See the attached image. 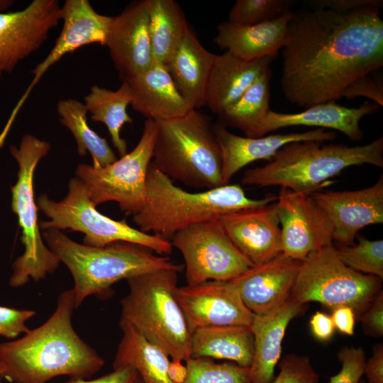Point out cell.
Returning <instances> with one entry per match:
<instances>
[{
  "instance_id": "obj_42",
  "label": "cell",
  "mask_w": 383,
  "mask_h": 383,
  "mask_svg": "<svg viewBox=\"0 0 383 383\" xmlns=\"http://www.w3.org/2000/svg\"><path fill=\"white\" fill-rule=\"evenodd\" d=\"M313 8H324L337 12H350L362 8L383 6L382 0H315Z\"/></svg>"
},
{
  "instance_id": "obj_49",
  "label": "cell",
  "mask_w": 383,
  "mask_h": 383,
  "mask_svg": "<svg viewBox=\"0 0 383 383\" xmlns=\"http://www.w3.org/2000/svg\"><path fill=\"white\" fill-rule=\"evenodd\" d=\"M5 367L4 365L0 360V380L4 378Z\"/></svg>"
},
{
  "instance_id": "obj_34",
  "label": "cell",
  "mask_w": 383,
  "mask_h": 383,
  "mask_svg": "<svg viewBox=\"0 0 383 383\" xmlns=\"http://www.w3.org/2000/svg\"><path fill=\"white\" fill-rule=\"evenodd\" d=\"M186 367L187 374L183 383H251L250 367L237 364L190 357L186 361Z\"/></svg>"
},
{
  "instance_id": "obj_48",
  "label": "cell",
  "mask_w": 383,
  "mask_h": 383,
  "mask_svg": "<svg viewBox=\"0 0 383 383\" xmlns=\"http://www.w3.org/2000/svg\"><path fill=\"white\" fill-rule=\"evenodd\" d=\"M13 1L11 0H0V13H5L11 6Z\"/></svg>"
},
{
  "instance_id": "obj_31",
  "label": "cell",
  "mask_w": 383,
  "mask_h": 383,
  "mask_svg": "<svg viewBox=\"0 0 383 383\" xmlns=\"http://www.w3.org/2000/svg\"><path fill=\"white\" fill-rule=\"evenodd\" d=\"M84 101L91 119L106 126L113 145L119 155H126L128 152L127 144L121 136V130L126 123L133 122L127 113V107L131 103V94L126 82H122L116 91L94 85L84 97Z\"/></svg>"
},
{
  "instance_id": "obj_13",
  "label": "cell",
  "mask_w": 383,
  "mask_h": 383,
  "mask_svg": "<svg viewBox=\"0 0 383 383\" xmlns=\"http://www.w3.org/2000/svg\"><path fill=\"white\" fill-rule=\"evenodd\" d=\"M62 28L55 43L43 61L33 69V79L13 108L0 133L3 147L21 107L42 77L67 54L90 44L105 45L112 17L96 12L88 0H66L62 6Z\"/></svg>"
},
{
  "instance_id": "obj_14",
  "label": "cell",
  "mask_w": 383,
  "mask_h": 383,
  "mask_svg": "<svg viewBox=\"0 0 383 383\" xmlns=\"http://www.w3.org/2000/svg\"><path fill=\"white\" fill-rule=\"evenodd\" d=\"M276 207L284 256L302 262L311 252L333 245V225L311 194L281 187Z\"/></svg>"
},
{
  "instance_id": "obj_38",
  "label": "cell",
  "mask_w": 383,
  "mask_h": 383,
  "mask_svg": "<svg viewBox=\"0 0 383 383\" xmlns=\"http://www.w3.org/2000/svg\"><path fill=\"white\" fill-rule=\"evenodd\" d=\"M342 367L329 383H358L364 374L365 353L361 347L344 346L338 353Z\"/></svg>"
},
{
  "instance_id": "obj_26",
  "label": "cell",
  "mask_w": 383,
  "mask_h": 383,
  "mask_svg": "<svg viewBox=\"0 0 383 383\" xmlns=\"http://www.w3.org/2000/svg\"><path fill=\"white\" fill-rule=\"evenodd\" d=\"M274 58L247 61L226 51L216 54L207 84L206 106L212 112L219 113L270 69Z\"/></svg>"
},
{
  "instance_id": "obj_43",
  "label": "cell",
  "mask_w": 383,
  "mask_h": 383,
  "mask_svg": "<svg viewBox=\"0 0 383 383\" xmlns=\"http://www.w3.org/2000/svg\"><path fill=\"white\" fill-rule=\"evenodd\" d=\"M67 383H143L138 372L130 367L113 369V371L94 379H70Z\"/></svg>"
},
{
  "instance_id": "obj_15",
  "label": "cell",
  "mask_w": 383,
  "mask_h": 383,
  "mask_svg": "<svg viewBox=\"0 0 383 383\" xmlns=\"http://www.w3.org/2000/svg\"><path fill=\"white\" fill-rule=\"evenodd\" d=\"M57 0H34L22 10L0 13V79L37 51L62 21Z\"/></svg>"
},
{
  "instance_id": "obj_22",
  "label": "cell",
  "mask_w": 383,
  "mask_h": 383,
  "mask_svg": "<svg viewBox=\"0 0 383 383\" xmlns=\"http://www.w3.org/2000/svg\"><path fill=\"white\" fill-rule=\"evenodd\" d=\"M379 109L377 104L366 101L357 108H348L330 101L311 106L296 113H278L270 110L246 137L259 138L279 128L306 126L335 130L351 140L359 141L363 137L360 120Z\"/></svg>"
},
{
  "instance_id": "obj_40",
  "label": "cell",
  "mask_w": 383,
  "mask_h": 383,
  "mask_svg": "<svg viewBox=\"0 0 383 383\" xmlns=\"http://www.w3.org/2000/svg\"><path fill=\"white\" fill-rule=\"evenodd\" d=\"M35 311L0 306V335L13 339L30 328L26 323L35 315Z\"/></svg>"
},
{
  "instance_id": "obj_19",
  "label": "cell",
  "mask_w": 383,
  "mask_h": 383,
  "mask_svg": "<svg viewBox=\"0 0 383 383\" xmlns=\"http://www.w3.org/2000/svg\"><path fill=\"white\" fill-rule=\"evenodd\" d=\"M218 220L234 245L253 265L282 253L276 202L223 214Z\"/></svg>"
},
{
  "instance_id": "obj_9",
  "label": "cell",
  "mask_w": 383,
  "mask_h": 383,
  "mask_svg": "<svg viewBox=\"0 0 383 383\" xmlns=\"http://www.w3.org/2000/svg\"><path fill=\"white\" fill-rule=\"evenodd\" d=\"M36 204L49 219L39 222L43 231L53 228L81 232L84 234L83 244L93 247L123 241L142 245L160 255L167 256L172 252L170 242L135 228L125 220L116 221L98 211L85 186L77 177L70 180L68 193L62 200L56 201L43 194Z\"/></svg>"
},
{
  "instance_id": "obj_37",
  "label": "cell",
  "mask_w": 383,
  "mask_h": 383,
  "mask_svg": "<svg viewBox=\"0 0 383 383\" xmlns=\"http://www.w3.org/2000/svg\"><path fill=\"white\" fill-rule=\"evenodd\" d=\"M279 368L278 376L272 383H319V375L307 355H287Z\"/></svg>"
},
{
  "instance_id": "obj_27",
  "label": "cell",
  "mask_w": 383,
  "mask_h": 383,
  "mask_svg": "<svg viewBox=\"0 0 383 383\" xmlns=\"http://www.w3.org/2000/svg\"><path fill=\"white\" fill-rule=\"evenodd\" d=\"M216 56L189 29L165 65L178 91L193 109L206 106V88Z\"/></svg>"
},
{
  "instance_id": "obj_44",
  "label": "cell",
  "mask_w": 383,
  "mask_h": 383,
  "mask_svg": "<svg viewBox=\"0 0 383 383\" xmlns=\"http://www.w3.org/2000/svg\"><path fill=\"white\" fill-rule=\"evenodd\" d=\"M364 374L368 383H383V345H374L373 353L370 359L365 361Z\"/></svg>"
},
{
  "instance_id": "obj_41",
  "label": "cell",
  "mask_w": 383,
  "mask_h": 383,
  "mask_svg": "<svg viewBox=\"0 0 383 383\" xmlns=\"http://www.w3.org/2000/svg\"><path fill=\"white\" fill-rule=\"evenodd\" d=\"M365 335L374 337L383 335V291L381 289L372 299L359 318Z\"/></svg>"
},
{
  "instance_id": "obj_1",
  "label": "cell",
  "mask_w": 383,
  "mask_h": 383,
  "mask_svg": "<svg viewBox=\"0 0 383 383\" xmlns=\"http://www.w3.org/2000/svg\"><path fill=\"white\" fill-rule=\"evenodd\" d=\"M281 88L301 108L335 101L357 78L383 66V21L377 8L294 13L282 48Z\"/></svg>"
},
{
  "instance_id": "obj_36",
  "label": "cell",
  "mask_w": 383,
  "mask_h": 383,
  "mask_svg": "<svg viewBox=\"0 0 383 383\" xmlns=\"http://www.w3.org/2000/svg\"><path fill=\"white\" fill-rule=\"evenodd\" d=\"M287 0H237L228 13V22L251 26L282 16L289 9Z\"/></svg>"
},
{
  "instance_id": "obj_28",
  "label": "cell",
  "mask_w": 383,
  "mask_h": 383,
  "mask_svg": "<svg viewBox=\"0 0 383 383\" xmlns=\"http://www.w3.org/2000/svg\"><path fill=\"white\" fill-rule=\"evenodd\" d=\"M254 350V335L248 326L207 327L191 335V357L224 359L250 367Z\"/></svg>"
},
{
  "instance_id": "obj_8",
  "label": "cell",
  "mask_w": 383,
  "mask_h": 383,
  "mask_svg": "<svg viewBox=\"0 0 383 383\" xmlns=\"http://www.w3.org/2000/svg\"><path fill=\"white\" fill-rule=\"evenodd\" d=\"M50 144L32 134L22 136L19 145H10V152L18 166L17 181L11 187V209L21 230L24 252L12 264L9 284L17 288L30 279L38 282L59 267L57 256L44 243L40 233L33 179L39 162L47 155Z\"/></svg>"
},
{
  "instance_id": "obj_23",
  "label": "cell",
  "mask_w": 383,
  "mask_h": 383,
  "mask_svg": "<svg viewBox=\"0 0 383 383\" xmlns=\"http://www.w3.org/2000/svg\"><path fill=\"white\" fill-rule=\"evenodd\" d=\"M307 304L290 296L264 313L255 314L250 326L254 335V356L250 367L251 383H272L282 353V342L290 321L306 310Z\"/></svg>"
},
{
  "instance_id": "obj_24",
  "label": "cell",
  "mask_w": 383,
  "mask_h": 383,
  "mask_svg": "<svg viewBox=\"0 0 383 383\" xmlns=\"http://www.w3.org/2000/svg\"><path fill=\"white\" fill-rule=\"evenodd\" d=\"M131 94L133 109L156 122L182 117L193 109L176 88L166 67L155 62L145 72L122 80Z\"/></svg>"
},
{
  "instance_id": "obj_45",
  "label": "cell",
  "mask_w": 383,
  "mask_h": 383,
  "mask_svg": "<svg viewBox=\"0 0 383 383\" xmlns=\"http://www.w3.org/2000/svg\"><path fill=\"white\" fill-rule=\"evenodd\" d=\"M311 332L320 340H328L335 329L331 316L317 311L310 320Z\"/></svg>"
},
{
  "instance_id": "obj_6",
  "label": "cell",
  "mask_w": 383,
  "mask_h": 383,
  "mask_svg": "<svg viewBox=\"0 0 383 383\" xmlns=\"http://www.w3.org/2000/svg\"><path fill=\"white\" fill-rule=\"evenodd\" d=\"M179 272L163 269L128 279L119 326H132L172 359L186 362L191 357L192 333L175 297Z\"/></svg>"
},
{
  "instance_id": "obj_30",
  "label": "cell",
  "mask_w": 383,
  "mask_h": 383,
  "mask_svg": "<svg viewBox=\"0 0 383 383\" xmlns=\"http://www.w3.org/2000/svg\"><path fill=\"white\" fill-rule=\"evenodd\" d=\"M149 34L155 62L165 65L190 29L174 0H147Z\"/></svg>"
},
{
  "instance_id": "obj_47",
  "label": "cell",
  "mask_w": 383,
  "mask_h": 383,
  "mask_svg": "<svg viewBox=\"0 0 383 383\" xmlns=\"http://www.w3.org/2000/svg\"><path fill=\"white\" fill-rule=\"evenodd\" d=\"M187 368L179 360L172 359L167 367V375L173 383H183L187 377Z\"/></svg>"
},
{
  "instance_id": "obj_4",
  "label": "cell",
  "mask_w": 383,
  "mask_h": 383,
  "mask_svg": "<svg viewBox=\"0 0 383 383\" xmlns=\"http://www.w3.org/2000/svg\"><path fill=\"white\" fill-rule=\"evenodd\" d=\"M364 164L383 167L382 135L355 146L315 140L287 143L265 165L245 170L241 183L260 187L280 186L311 194L343 170Z\"/></svg>"
},
{
  "instance_id": "obj_7",
  "label": "cell",
  "mask_w": 383,
  "mask_h": 383,
  "mask_svg": "<svg viewBox=\"0 0 383 383\" xmlns=\"http://www.w3.org/2000/svg\"><path fill=\"white\" fill-rule=\"evenodd\" d=\"M151 164L172 181L195 189L223 186L222 158L211 118L193 109L157 121Z\"/></svg>"
},
{
  "instance_id": "obj_29",
  "label": "cell",
  "mask_w": 383,
  "mask_h": 383,
  "mask_svg": "<svg viewBox=\"0 0 383 383\" xmlns=\"http://www.w3.org/2000/svg\"><path fill=\"white\" fill-rule=\"evenodd\" d=\"M123 335L113 362V369L135 370L143 383H173L167 375L169 356L130 325L119 326Z\"/></svg>"
},
{
  "instance_id": "obj_10",
  "label": "cell",
  "mask_w": 383,
  "mask_h": 383,
  "mask_svg": "<svg viewBox=\"0 0 383 383\" xmlns=\"http://www.w3.org/2000/svg\"><path fill=\"white\" fill-rule=\"evenodd\" d=\"M382 279L346 266L333 245L311 252L301 262L290 297L319 302L332 311L348 306L359 318L382 289Z\"/></svg>"
},
{
  "instance_id": "obj_32",
  "label": "cell",
  "mask_w": 383,
  "mask_h": 383,
  "mask_svg": "<svg viewBox=\"0 0 383 383\" xmlns=\"http://www.w3.org/2000/svg\"><path fill=\"white\" fill-rule=\"evenodd\" d=\"M57 112L60 122L72 134L77 153L84 157L89 152L94 167H103L117 160L107 140L89 127L84 103L72 98L61 99L57 104Z\"/></svg>"
},
{
  "instance_id": "obj_2",
  "label": "cell",
  "mask_w": 383,
  "mask_h": 383,
  "mask_svg": "<svg viewBox=\"0 0 383 383\" xmlns=\"http://www.w3.org/2000/svg\"><path fill=\"white\" fill-rule=\"evenodd\" d=\"M74 309L73 289L65 290L45 323L17 340L0 343L6 379L11 383H47L59 376L87 379L101 370L103 358L74 329Z\"/></svg>"
},
{
  "instance_id": "obj_17",
  "label": "cell",
  "mask_w": 383,
  "mask_h": 383,
  "mask_svg": "<svg viewBox=\"0 0 383 383\" xmlns=\"http://www.w3.org/2000/svg\"><path fill=\"white\" fill-rule=\"evenodd\" d=\"M311 195L330 219L333 240L340 244L353 245L360 229L383 223V174L375 184L365 189L316 191Z\"/></svg>"
},
{
  "instance_id": "obj_21",
  "label": "cell",
  "mask_w": 383,
  "mask_h": 383,
  "mask_svg": "<svg viewBox=\"0 0 383 383\" xmlns=\"http://www.w3.org/2000/svg\"><path fill=\"white\" fill-rule=\"evenodd\" d=\"M301 262L280 253L231 281L254 314L264 313L289 298Z\"/></svg>"
},
{
  "instance_id": "obj_35",
  "label": "cell",
  "mask_w": 383,
  "mask_h": 383,
  "mask_svg": "<svg viewBox=\"0 0 383 383\" xmlns=\"http://www.w3.org/2000/svg\"><path fill=\"white\" fill-rule=\"evenodd\" d=\"M358 243L335 248L341 261L351 269L383 279V240L358 237Z\"/></svg>"
},
{
  "instance_id": "obj_3",
  "label": "cell",
  "mask_w": 383,
  "mask_h": 383,
  "mask_svg": "<svg viewBox=\"0 0 383 383\" xmlns=\"http://www.w3.org/2000/svg\"><path fill=\"white\" fill-rule=\"evenodd\" d=\"M267 194L261 199L248 197L239 184H226L199 192H188L157 170L151 163L145 182V199L133 222L143 232H152L170 242L179 231L192 225L218 219L223 214L263 206L277 201Z\"/></svg>"
},
{
  "instance_id": "obj_16",
  "label": "cell",
  "mask_w": 383,
  "mask_h": 383,
  "mask_svg": "<svg viewBox=\"0 0 383 383\" xmlns=\"http://www.w3.org/2000/svg\"><path fill=\"white\" fill-rule=\"evenodd\" d=\"M175 297L191 333L213 326H250L255 316L231 280L177 287Z\"/></svg>"
},
{
  "instance_id": "obj_25",
  "label": "cell",
  "mask_w": 383,
  "mask_h": 383,
  "mask_svg": "<svg viewBox=\"0 0 383 383\" xmlns=\"http://www.w3.org/2000/svg\"><path fill=\"white\" fill-rule=\"evenodd\" d=\"M294 12L289 9L274 20L251 26L224 21L217 26L215 44L247 61L275 57L284 46Z\"/></svg>"
},
{
  "instance_id": "obj_5",
  "label": "cell",
  "mask_w": 383,
  "mask_h": 383,
  "mask_svg": "<svg viewBox=\"0 0 383 383\" xmlns=\"http://www.w3.org/2000/svg\"><path fill=\"white\" fill-rule=\"evenodd\" d=\"M42 235L47 246L72 275L75 309L91 295H106L111 287L121 279L158 270H183L182 265L174 263L168 256L132 243L89 246L53 228L43 231Z\"/></svg>"
},
{
  "instance_id": "obj_39",
  "label": "cell",
  "mask_w": 383,
  "mask_h": 383,
  "mask_svg": "<svg viewBox=\"0 0 383 383\" xmlns=\"http://www.w3.org/2000/svg\"><path fill=\"white\" fill-rule=\"evenodd\" d=\"M341 98L353 100L365 97L379 106H383V83L372 73L361 76L348 84L341 93Z\"/></svg>"
},
{
  "instance_id": "obj_33",
  "label": "cell",
  "mask_w": 383,
  "mask_h": 383,
  "mask_svg": "<svg viewBox=\"0 0 383 383\" xmlns=\"http://www.w3.org/2000/svg\"><path fill=\"white\" fill-rule=\"evenodd\" d=\"M271 70L263 73L234 103L218 113V122L225 127L243 131L248 136L267 115L270 108Z\"/></svg>"
},
{
  "instance_id": "obj_11",
  "label": "cell",
  "mask_w": 383,
  "mask_h": 383,
  "mask_svg": "<svg viewBox=\"0 0 383 383\" xmlns=\"http://www.w3.org/2000/svg\"><path fill=\"white\" fill-rule=\"evenodd\" d=\"M156 135V121L146 119L140 138L131 152L103 167L87 164L77 166L76 177L85 186L95 206L115 201L128 215L134 216L140 211Z\"/></svg>"
},
{
  "instance_id": "obj_18",
  "label": "cell",
  "mask_w": 383,
  "mask_h": 383,
  "mask_svg": "<svg viewBox=\"0 0 383 383\" xmlns=\"http://www.w3.org/2000/svg\"><path fill=\"white\" fill-rule=\"evenodd\" d=\"M105 46L122 80L153 65L147 0L133 2L112 16Z\"/></svg>"
},
{
  "instance_id": "obj_20",
  "label": "cell",
  "mask_w": 383,
  "mask_h": 383,
  "mask_svg": "<svg viewBox=\"0 0 383 383\" xmlns=\"http://www.w3.org/2000/svg\"><path fill=\"white\" fill-rule=\"evenodd\" d=\"M213 132L221 150L223 184L246 165L259 160L270 161L277 151L287 143L298 141H330L336 138L333 131L316 128L303 133L271 134L259 138L243 137L230 132L218 122Z\"/></svg>"
},
{
  "instance_id": "obj_12",
  "label": "cell",
  "mask_w": 383,
  "mask_h": 383,
  "mask_svg": "<svg viewBox=\"0 0 383 383\" xmlns=\"http://www.w3.org/2000/svg\"><path fill=\"white\" fill-rule=\"evenodd\" d=\"M170 243L184 257L187 284L230 281L253 266L232 243L218 218L184 228Z\"/></svg>"
},
{
  "instance_id": "obj_50",
  "label": "cell",
  "mask_w": 383,
  "mask_h": 383,
  "mask_svg": "<svg viewBox=\"0 0 383 383\" xmlns=\"http://www.w3.org/2000/svg\"><path fill=\"white\" fill-rule=\"evenodd\" d=\"M358 383H367V382H365V381H363V380H362V379H360V380L358 382Z\"/></svg>"
},
{
  "instance_id": "obj_46",
  "label": "cell",
  "mask_w": 383,
  "mask_h": 383,
  "mask_svg": "<svg viewBox=\"0 0 383 383\" xmlns=\"http://www.w3.org/2000/svg\"><path fill=\"white\" fill-rule=\"evenodd\" d=\"M335 328L342 333L352 335L354 333L355 315L348 306H340L333 310L331 316Z\"/></svg>"
}]
</instances>
